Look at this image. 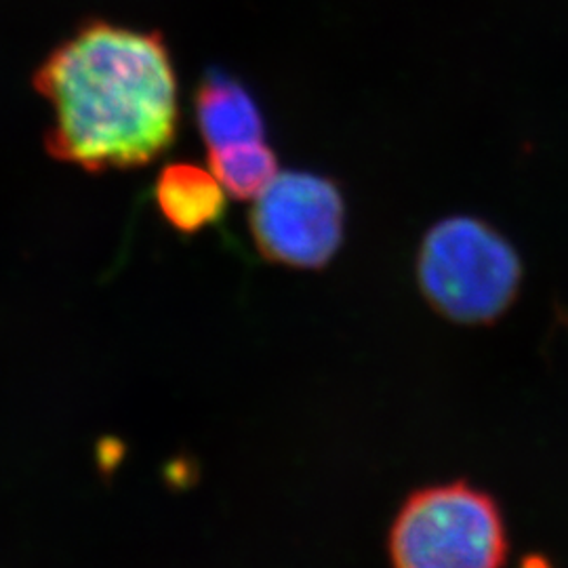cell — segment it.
Wrapping results in <instances>:
<instances>
[{
	"instance_id": "8992f818",
	"label": "cell",
	"mask_w": 568,
	"mask_h": 568,
	"mask_svg": "<svg viewBox=\"0 0 568 568\" xmlns=\"http://www.w3.org/2000/svg\"><path fill=\"white\" fill-rule=\"evenodd\" d=\"M154 199L166 224L182 234H199L222 222L227 192L211 169L194 163L164 166L154 185Z\"/></svg>"
},
{
	"instance_id": "6da1fadb",
	"label": "cell",
	"mask_w": 568,
	"mask_h": 568,
	"mask_svg": "<svg viewBox=\"0 0 568 568\" xmlns=\"http://www.w3.org/2000/svg\"><path fill=\"white\" fill-rule=\"evenodd\" d=\"M47 150L87 171L154 163L180 133V82L161 32L89 21L42 61Z\"/></svg>"
},
{
	"instance_id": "5b68a950",
	"label": "cell",
	"mask_w": 568,
	"mask_h": 568,
	"mask_svg": "<svg viewBox=\"0 0 568 568\" xmlns=\"http://www.w3.org/2000/svg\"><path fill=\"white\" fill-rule=\"evenodd\" d=\"M196 124L206 150L265 140L264 114L243 84L222 72L206 74L194 95Z\"/></svg>"
},
{
	"instance_id": "277c9868",
	"label": "cell",
	"mask_w": 568,
	"mask_h": 568,
	"mask_svg": "<svg viewBox=\"0 0 568 568\" xmlns=\"http://www.w3.org/2000/svg\"><path fill=\"white\" fill-rule=\"evenodd\" d=\"M345 201L333 180L307 171H281L248 213L251 236L272 264L321 270L345 239Z\"/></svg>"
},
{
	"instance_id": "52a82bcc",
	"label": "cell",
	"mask_w": 568,
	"mask_h": 568,
	"mask_svg": "<svg viewBox=\"0 0 568 568\" xmlns=\"http://www.w3.org/2000/svg\"><path fill=\"white\" fill-rule=\"evenodd\" d=\"M206 152L209 169L236 201H255L281 173L278 156L265 140L232 143Z\"/></svg>"
},
{
	"instance_id": "7a4b0ae2",
	"label": "cell",
	"mask_w": 568,
	"mask_h": 568,
	"mask_svg": "<svg viewBox=\"0 0 568 568\" xmlns=\"http://www.w3.org/2000/svg\"><path fill=\"white\" fill-rule=\"evenodd\" d=\"M415 272L429 307L457 325H493L514 305L523 284L516 248L497 227L469 215L427 230Z\"/></svg>"
},
{
	"instance_id": "3957f363",
	"label": "cell",
	"mask_w": 568,
	"mask_h": 568,
	"mask_svg": "<svg viewBox=\"0 0 568 568\" xmlns=\"http://www.w3.org/2000/svg\"><path fill=\"white\" fill-rule=\"evenodd\" d=\"M394 568H504L508 528L499 504L466 480L408 495L387 537Z\"/></svg>"
}]
</instances>
